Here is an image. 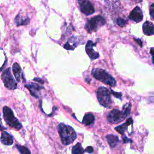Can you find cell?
<instances>
[{"label":"cell","instance_id":"24","mask_svg":"<svg viewBox=\"0 0 154 154\" xmlns=\"http://www.w3.org/2000/svg\"><path fill=\"white\" fill-rule=\"evenodd\" d=\"M149 11H150V19L154 20V4H152V5H150L149 8Z\"/></svg>","mask_w":154,"mask_h":154},{"label":"cell","instance_id":"28","mask_svg":"<svg viewBox=\"0 0 154 154\" xmlns=\"http://www.w3.org/2000/svg\"><path fill=\"white\" fill-rule=\"evenodd\" d=\"M150 53L152 56V61L153 63H154V47L150 48Z\"/></svg>","mask_w":154,"mask_h":154},{"label":"cell","instance_id":"4","mask_svg":"<svg viewBox=\"0 0 154 154\" xmlns=\"http://www.w3.org/2000/svg\"><path fill=\"white\" fill-rule=\"evenodd\" d=\"M97 100L100 105L106 108H110L111 105L110 91L104 87H99L96 91Z\"/></svg>","mask_w":154,"mask_h":154},{"label":"cell","instance_id":"31","mask_svg":"<svg viewBox=\"0 0 154 154\" xmlns=\"http://www.w3.org/2000/svg\"><path fill=\"white\" fill-rule=\"evenodd\" d=\"M77 1H78V2H79V4H81V3L84 2V1H87V0H77Z\"/></svg>","mask_w":154,"mask_h":154},{"label":"cell","instance_id":"9","mask_svg":"<svg viewBox=\"0 0 154 154\" xmlns=\"http://www.w3.org/2000/svg\"><path fill=\"white\" fill-rule=\"evenodd\" d=\"M129 18L135 22H141L143 19V14L140 7L137 6L135 7L130 13L129 15Z\"/></svg>","mask_w":154,"mask_h":154},{"label":"cell","instance_id":"20","mask_svg":"<svg viewBox=\"0 0 154 154\" xmlns=\"http://www.w3.org/2000/svg\"><path fill=\"white\" fill-rule=\"evenodd\" d=\"M76 47V45L75 43V41L72 40V37L64 45V48L67 50H73Z\"/></svg>","mask_w":154,"mask_h":154},{"label":"cell","instance_id":"27","mask_svg":"<svg viewBox=\"0 0 154 154\" xmlns=\"http://www.w3.org/2000/svg\"><path fill=\"white\" fill-rule=\"evenodd\" d=\"M123 139V141L124 143H129V142H132V140L128 138H127L125 135H123L122 137Z\"/></svg>","mask_w":154,"mask_h":154},{"label":"cell","instance_id":"26","mask_svg":"<svg viewBox=\"0 0 154 154\" xmlns=\"http://www.w3.org/2000/svg\"><path fill=\"white\" fill-rule=\"evenodd\" d=\"M85 151L86 152H87V153H91L93 152V147H91V146H88V147H86Z\"/></svg>","mask_w":154,"mask_h":154},{"label":"cell","instance_id":"30","mask_svg":"<svg viewBox=\"0 0 154 154\" xmlns=\"http://www.w3.org/2000/svg\"><path fill=\"white\" fill-rule=\"evenodd\" d=\"M34 81H38V82H40L41 84H43L44 83V82L43 81H42L40 78H35L34 79Z\"/></svg>","mask_w":154,"mask_h":154},{"label":"cell","instance_id":"10","mask_svg":"<svg viewBox=\"0 0 154 154\" xmlns=\"http://www.w3.org/2000/svg\"><path fill=\"white\" fill-rule=\"evenodd\" d=\"M81 11L87 16L90 15L94 13V8L92 4L88 0L80 4Z\"/></svg>","mask_w":154,"mask_h":154},{"label":"cell","instance_id":"23","mask_svg":"<svg viewBox=\"0 0 154 154\" xmlns=\"http://www.w3.org/2000/svg\"><path fill=\"white\" fill-rule=\"evenodd\" d=\"M117 23L118 25H119L120 26H124L126 24V21L125 20H124L122 18H118L117 19Z\"/></svg>","mask_w":154,"mask_h":154},{"label":"cell","instance_id":"8","mask_svg":"<svg viewBox=\"0 0 154 154\" xmlns=\"http://www.w3.org/2000/svg\"><path fill=\"white\" fill-rule=\"evenodd\" d=\"M96 43H94L91 40H88L85 46V51L86 53L88 55V57L91 60H95L99 57V54L98 52H96L93 49V47L95 46Z\"/></svg>","mask_w":154,"mask_h":154},{"label":"cell","instance_id":"17","mask_svg":"<svg viewBox=\"0 0 154 154\" xmlns=\"http://www.w3.org/2000/svg\"><path fill=\"white\" fill-rule=\"evenodd\" d=\"M94 121V116L91 113L85 114L83 117L82 123L85 125H90Z\"/></svg>","mask_w":154,"mask_h":154},{"label":"cell","instance_id":"5","mask_svg":"<svg viewBox=\"0 0 154 154\" xmlns=\"http://www.w3.org/2000/svg\"><path fill=\"white\" fill-rule=\"evenodd\" d=\"M105 23V19L102 16L97 15L87 20L85 24V29L88 32L91 33L96 31Z\"/></svg>","mask_w":154,"mask_h":154},{"label":"cell","instance_id":"19","mask_svg":"<svg viewBox=\"0 0 154 154\" xmlns=\"http://www.w3.org/2000/svg\"><path fill=\"white\" fill-rule=\"evenodd\" d=\"M84 150L80 143H78L74 146L72 147V154H84Z\"/></svg>","mask_w":154,"mask_h":154},{"label":"cell","instance_id":"12","mask_svg":"<svg viewBox=\"0 0 154 154\" xmlns=\"http://www.w3.org/2000/svg\"><path fill=\"white\" fill-rule=\"evenodd\" d=\"M1 141L4 145L10 146L13 143V138L7 132L2 131L1 136Z\"/></svg>","mask_w":154,"mask_h":154},{"label":"cell","instance_id":"7","mask_svg":"<svg viewBox=\"0 0 154 154\" xmlns=\"http://www.w3.org/2000/svg\"><path fill=\"white\" fill-rule=\"evenodd\" d=\"M125 117L126 116L123 111L119 109H112L108 113L107 120L108 122L111 123H119L123 121Z\"/></svg>","mask_w":154,"mask_h":154},{"label":"cell","instance_id":"16","mask_svg":"<svg viewBox=\"0 0 154 154\" xmlns=\"http://www.w3.org/2000/svg\"><path fill=\"white\" fill-rule=\"evenodd\" d=\"M13 72L15 76L17 81L19 82L20 81V76H21V68L20 66L17 63H14L13 65Z\"/></svg>","mask_w":154,"mask_h":154},{"label":"cell","instance_id":"1","mask_svg":"<svg viewBox=\"0 0 154 154\" xmlns=\"http://www.w3.org/2000/svg\"><path fill=\"white\" fill-rule=\"evenodd\" d=\"M57 128L61 142L63 144L69 145L72 143L76 139V132L69 125H67L64 123H60L58 125Z\"/></svg>","mask_w":154,"mask_h":154},{"label":"cell","instance_id":"18","mask_svg":"<svg viewBox=\"0 0 154 154\" xmlns=\"http://www.w3.org/2000/svg\"><path fill=\"white\" fill-rule=\"evenodd\" d=\"M15 22L17 26L19 25H27L29 22V19L28 17H25L24 19H22L20 14H18L15 18Z\"/></svg>","mask_w":154,"mask_h":154},{"label":"cell","instance_id":"2","mask_svg":"<svg viewBox=\"0 0 154 154\" xmlns=\"http://www.w3.org/2000/svg\"><path fill=\"white\" fill-rule=\"evenodd\" d=\"M92 76L96 79L111 86L114 87L116 85L115 79L105 70L100 69H93L91 71Z\"/></svg>","mask_w":154,"mask_h":154},{"label":"cell","instance_id":"6","mask_svg":"<svg viewBox=\"0 0 154 154\" xmlns=\"http://www.w3.org/2000/svg\"><path fill=\"white\" fill-rule=\"evenodd\" d=\"M1 79L7 88L14 90L17 88V82L12 76L10 68H7L3 71L1 75Z\"/></svg>","mask_w":154,"mask_h":154},{"label":"cell","instance_id":"13","mask_svg":"<svg viewBox=\"0 0 154 154\" xmlns=\"http://www.w3.org/2000/svg\"><path fill=\"white\" fill-rule=\"evenodd\" d=\"M143 32L146 35L154 34V25L150 21H146L143 25Z\"/></svg>","mask_w":154,"mask_h":154},{"label":"cell","instance_id":"14","mask_svg":"<svg viewBox=\"0 0 154 154\" xmlns=\"http://www.w3.org/2000/svg\"><path fill=\"white\" fill-rule=\"evenodd\" d=\"M132 123H133V120H132V118L130 117V118L128 119L127 121H126L125 123L122 124V125H120V126H119L116 127V128H115V130H116L117 132H118L119 133H120V134L124 135L125 131L126 130L128 126L129 125L132 124Z\"/></svg>","mask_w":154,"mask_h":154},{"label":"cell","instance_id":"15","mask_svg":"<svg viewBox=\"0 0 154 154\" xmlns=\"http://www.w3.org/2000/svg\"><path fill=\"white\" fill-rule=\"evenodd\" d=\"M106 138L107 141L109 145V146L112 148L114 147L119 142V138L117 136L113 134H108L106 136Z\"/></svg>","mask_w":154,"mask_h":154},{"label":"cell","instance_id":"11","mask_svg":"<svg viewBox=\"0 0 154 154\" xmlns=\"http://www.w3.org/2000/svg\"><path fill=\"white\" fill-rule=\"evenodd\" d=\"M31 94L36 97L38 98L39 97V91L41 89L43 88V86H40L38 84H31L28 85H25Z\"/></svg>","mask_w":154,"mask_h":154},{"label":"cell","instance_id":"25","mask_svg":"<svg viewBox=\"0 0 154 154\" xmlns=\"http://www.w3.org/2000/svg\"><path fill=\"white\" fill-rule=\"evenodd\" d=\"M111 92L112 93V94L117 98L122 100V93H117V92H115L114 91H112V90H111Z\"/></svg>","mask_w":154,"mask_h":154},{"label":"cell","instance_id":"3","mask_svg":"<svg viewBox=\"0 0 154 154\" xmlns=\"http://www.w3.org/2000/svg\"><path fill=\"white\" fill-rule=\"evenodd\" d=\"M3 117L5 122L11 128L19 130L22 128V124L14 117L11 108L8 106L3 107Z\"/></svg>","mask_w":154,"mask_h":154},{"label":"cell","instance_id":"22","mask_svg":"<svg viewBox=\"0 0 154 154\" xmlns=\"http://www.w3.org/2000/svg\"><path fill=\"white\" fill-rule=\"evenodd\" d=\"M16 147L21 154H31V152H30L29 150L25 146H20V145H16Z\"/></svg>","mask_w":154,"mask_h":154},{"label":"cell","instance_id":"29","mask_svg":"<svg viewBox=\"0 0 154 154\" xmlns=\"http://www.w3.org/2000/svg\"><path fill=\"white\" fill-rule=\"evenodd\" d=\"M134 40L141 47L142 46V41H141V40L138 39V38H134Z\"/></svg>","mask_w":154,"mask_h":154},{"label":"cell","instance_id":"21","mask_svg":"<svg viewBox=\"0 0 154 154\" xmlns=\"http://www.w3.org/2000/svg\"><path fill=\"white\" fill-rule=\"evenodd\" d=\"M131 104L128 103H126V105H125L123 106V108H122V111L124 113V114L125 115V116H128L130 114V112H131Z\"/></svg>","mask_w":154,"mask_h":154}]
</instances>
